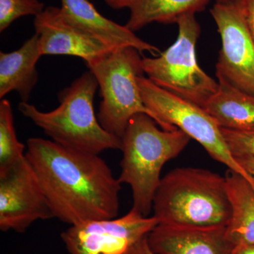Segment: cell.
<instances>
[{
    "label": "cell",
    "instance_id": "3957f363",
    "mask_svg": "<svg viewBox=\"0 0 254 254\" xmlns=\"http://www.w3.org/2000/svg\"><path fill=\"white\" fill-rule=\"evenodd\" d=\"M98 88L94 75L86 71L60 92V105L55 110L41 111L28 102H21L18 110L59 144L97 155L107 150H120L121 138L107 131L95 115Z\"/></svg>",
    "mask_w": 254,
    "mask_h": 254
},
{
    "label": "cell",
    "instance_id": "6da1fadb",
    "mask_svg": "<svg viewBox=\"0 0 254 254\" xmlns=\"http://www.w3.org/2000/svg\"><path fill=\"white\" fill-rule=\"evenodd\" d=\"M26 156L55 218L71 226L118 217L122 184L99 155L31 138Z\"/></svg>",
    "mask_w": 254,
    "mask_h": 254
},
{
    "label": "cell",
    "instance_id": "8992f818",
    "mask_svg": "<svg viewBox=\"0 0 254 254\" xmlns=\"http://www.w3.org/2000/svg\"><path fill=\"white\" fill-rule=\"evenodd\" d=\"M177 24L176 41L157 56L143 57L142 68L156 86L203 108L218 91V82L197 61L195 48L201 28L194 14L185 15Z\"/></svg>",
    "mask_w": 254,
    "mask_h": 254
},
{
    "label": "cell",
    "instance_id": "d6986e66",
    "mask_svg": "<svg viewBox=\"0 0 254 254\" xmlns=\"http://www.w3.org/2000/svg\"><path fill=\"white\" fill-rule=\"evenodd\" d=\"M45 4L39 0H0V32L5 30L19 18L41 14Z\"/></svg>",
    "mask_w": 254,
    "mask_h": 254
},
{
    "label": "cell",
    "instance_id": "603a6c76",
    "mask_svg": "<svg viewBox=\"0 0 254 254\" xmlns=\"http://www.w3.org/2000/svg\"><path fill=\"white\" fill-rule=\"evenodd\" d=\"M238 163L242 165V168L245 169L251 176L253 177L254 180V158L252 157H240L237 158Z\"/></svg>",
    "mask_w": 254,
    "mask_h": 254
},
{
    "label": "cell",
    "instance_id": "277c9868",
    "mask_svg": "<svg viewBox=\"0 0 254 254\" xmlns=\"http://www.w3.org/2000/svg\"><path fill=\"white\" fill-rule=\"evenodd\" d=\"M153 212L159 223L226 227L232 208L225 177L205 169H175L162 178Z\"/></svg>",
    "mask_w": 254,
    "mask_h": 254
},
{
    "label": "cell",
    "instance_id": "ba28073f",
    "mask_svg": "<svg viewBox=\"0 0 254 254\" xmlns=\"http://www.w3.org/2000/svg\"><path fill=\"white\" fill-rule=\"evenodd\" d=\"M210 12L221 38L217 78L254 94V41L238 1L216 2Z\"/></svg>",
    "mask_w": 254,
    "mask_h": 254
},
{
    "label": "cell",
    "instance_id": "5bb4252c",
    "mask_svg": "<svg viewBox=\"0 0 254 254\" xmlns=\"http://www.w3.org/2000/svg\"><path fill=\"white\" fill-rule=\"evenodd\" d=\"M39 38L35 33L21 48L0 52V98L17 92L21 102H28L38 81L36 65L41 58Z\"/></svg>",
    "mask_w": 254,
    "mask_h": 254
},
{
    "label": "cell",
    "instance_id": "30bf717a",
    "mask_svg": "<svg viewBox=\"0 0 254 254\" xmlns=\"http://www.w3.org/2000/svg\"><path fill=\"white\" fill-rule=\"evenodd\" d=\"M49 201L27 158L0 175V229L24 232L38 220L54 218Z\"/></svg>",
    "mask_w": 254,
    "mask_h": 254
},
{
    "label": "cell",
    "instance_id": "d4e9b609",
    "mask_svg": "<svg viewBox=\"0 0 254 254\" xmlns=\"http://www.w3.org/2000/svg\"><path fill=\"white\" fill-rule=\"evenodd\" d=\"M234 1V0H217V2H228V1Z\"/></svg>",
    "mask_w": 254,
    "mask_h": 254
},
{
    "label": "cell",
    "instance_id": "ffe728a7",
    "mask_svg": "<svg viewBox=\"0 0 254 254\" xmlns=\"http://www.w3.org/2000/svg\"><path fill=\"white\" fill-rule=\"evenodd\" d=\"M222 135L232 155L254 158V128L230 129L221 128Z\"/></svg>",
    "mask_w": 254,
    "mask_h": 254
},
{
    "label": "cell",
    "instance_id": "e0dca14e",
    "mask_svg": "<svg viewBox=\"0 0 254 254\" xmlns=\"http://www.w3.org/2000/svg\"><path fill=\"white\" fill-rule=\"evenodd\" d=\"M218 82V91L203 108L221 128H254V94L241 91L223 80Z\"/></svg>",
    "mask_w": 254,
    "mask_h": 254
},
{
    "label": "cell",
    "instance_id": "ac0fdd59",
    "mask_svg": "<svg viewBox=\"0 0 254 254\" xmlns=\"http://www.w3.org/2000/svg\"><path fill=\"white\" fill-rule=\"evenodd\" d=\"M26 146L18 141L9 100L0 101V175L26 158Z\"/></svg>",
    "mask_w": 254,
    "mask_h": 254
},
{
    "label": "cell",
    "instance_id": "8fae6325",
    "mask_svg": "<svg viewBox=\"0 0 254 254\" xmlns=\"http://www.w3.org/2000/svg\"><path fill=\"white\" fill-rule=\"evenodd\" d=\"M41 56L77 57L90 63L113 49L86 32L68 22L60 7L50 6L34 18Z\"/></svg>",
    "mask_w": 254,
    "mask_h": 254
},
{
    "label": "cell",
    "instance_id": "7c38bea8",
    "mask_svg": "<svg viewBox=\"0 0 254 254\" xmlns=\"http://www.w3.org/2000/svg\"><path fill=\"white\" fill-rule=\"evenodd\" d=\"M158 254H232L226 227L159 223L147 236Z\"/></svg>",
    "mask_w": 254,
    "mask_h": 254
},
{
    "label": "cell",
    "instance_id": "44dd1931",
    "mask_svg": "<svg viewBox=\"0 0 254 254\" xmlns=\"http://www.w3.org/2000/svg\"><path fill=\"white\" fill-rule=\"evenodd\" d=\"M254 41V0H237Z\"/></svg>",
    "mask_w": 254,
    "mask_h": 254
},
{
    "label": "cell",
    "instance_id": "2e32d148",
    "mask_svg": "<svg viewBox=\"0 0 254 254\" xmlns=\"http://www.w3.org/2000/svg\"><path fill=\"white\" fill-rule=\"evenodd\" d=\"M231 203V218L226 226L227 239L234 249L254 245V188L240 175L227 170L225 175Z\"/></svg>",
    "mask_w": 254,
    "mask_h": 254
},
{
    "label": "cell",
    "instance_id": "4fadbf2b",
    "mask_svg": "<svg viewBox=\"0 0 254 254\" xmlns=\"http://www.w3.org/2000/svg\"><path fill=\"white\" fill-rule=\"evenodd\" d=\"M62 14L68 23L103 42L112 49L131 47L140 53L153 56L160 54L158 48L137 36L126 26H122L100 14L90 0H61Z\"/></svg>",
    "mask_w": 254,
    "mask_h": 254
},
{
    "label": "cell",
    "instance_id": "7a4b0ae2",
    "mask_svg": "<svg viewBox=\"0 0 254 254\" xmlns=\"http://www.w3.org/2000/svg\"><path fill=\"white\" fill-rule=\"evenodd\" d=\"M153 118L137 114L130 120L122 139L123 151L119 180L131 188L132 209L150 216L161 171L178 156L191 138L179 128L163 129Z\"/></svg>",
    "mask_w": 254,
    "mask_h": 254
},
{
    "label": "cell",
    "instance_id": "5b68a950",
    "mask_svg": "<svg viewBox=\"0 0 254 254\" xmlns=\"http://www.w3.org/2000/svg\"><path fill=\"white\" fill-rule=\"evenodd\" d=\"M140 53L131 47L118 48L86 64L98 81L102 98L97 115L98 121L107 131L120 138L137 114L148 115L167 130L143 103L138 84V78L144 73Z\"/></svg>",
    "mask_w": 254,
    "mask_h": 254
},
{
    "label": "cell",
    "instance_id": "cb8c5ba5",
    "mask_svg": "<svg viewBox=\"0 0 254 254\" xmlns=\"http://www.w3.org/2000/svg\"><path fill=\"white\" fill-rule=\"evenodd\" d=\"M232 254H254V245L236 247L234 249Z\"/></svg>",
    "mask_w": 254,
    "mask_h": 254
},
{
    "label": "cell",
    "instance_id": "7402d4cb",
    "mask_svg": "<svg viewBox=\"0 0 254 254\" xmlns=\"http://www.w3.org/2000/svg\"><path fill=\"white\" fill-rule=\"evenodd\" d=\"M125 254H158L150 248L147 236L131 246Z\"/></svg>",
    "mask_w": 254,
    "mask_h": 254
},
{
    "label": "cell",
    "instance_id": "9c48e42d",
    "mask_svg": "<svg viewBox=\"0 0 254 254\" xmlns=\"http://www.w3.org/2000/svg\"><path fill=\"white\" fill-rule=\"evenodd\" d=\"M158 224L153 215L143 216L131 208L121 218L71 225L61 237L70 254H125Z\"/></svg>",
    "mask_w": 254,
    "mask_h": 254
},
{
    "label": "cell",
    "instance_id": "52a82bcc",
    "mask_svg": "<svg viewBox=\"0 0 254 254\" xmlns=\"http://www.w3.org/2000/svg\"><path fill=\"white\" fill-rule=\"evenodd\" d=\"M138 84L145 106L167 130H182L200 143L212 158L245 177L254 188L253 177L230 153L221 127L204 108L165 91L144 76L138 78Z\"/></svg>",
    "mask_w": 254,
    "mask_h": 254
},
{
    "label": "cell",
    "instance_id": "9a60e30c",
    "mask_svg": "<svg viewBox=\"0 0 254 254\" xmlns=\"http://www.w3.org/2000/svg\"><path fill=\"white\" fill-rule=\"evenodd\" d=\"M115 10L128 9L129 18L125 26L131 31L151 24L177 23L189 14L203 11L210 0H104Z\"/></svg>",
    "mask_w": 254,
    "mask_h": 254
}]
</instances>
